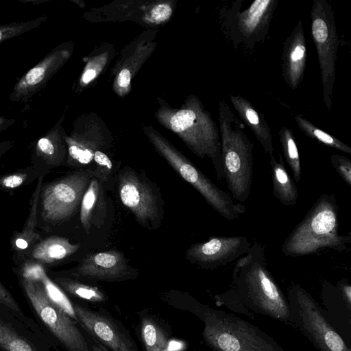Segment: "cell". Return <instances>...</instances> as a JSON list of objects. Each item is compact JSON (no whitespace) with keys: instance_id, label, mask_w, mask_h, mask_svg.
I'll return each instance as SVG.
<instances>
[{"instance_id":"obj_1","label":"cell","mask_w":351,"mask_h":351,"mask_svg":"<svg viewBox=\"0 0 351 351\" xmlns=\"http://www.w3.org/2000/svg\"><path fill=\"white\" fill-rule=\"evenodd\" d=\"M265 255L262 244L252 243L248 251L237 260L231 288L250 312L289 323L287 299L267 268Z\"/></svg>"},{"instance_id":"obj_2","label":"cell","mask_w":351,"mask_h":351,"mask_svg":"<svg viewBox=\"0 0 351 351\" xmlns=\"http://www.w3.org/2000/svg\"><path fill=\"white\" fill-rule=\"evenodd\" d=\"M155 116L165 128L176 134L191 151L201 158H209L219 180L223 179L219 128L199 99L191 95L180 108L158 99Z\"/></svg>"},{"instance_id":"obj_3","label":"cell","mask_w":351,"mask_h":351,"mask_svg":"<svg viewBox=\"0 0 351 351\" xmlns=\"http://www.w3.org/2000/svg\"><path fill=\"white\" fill-rule=\"evenodd\" d=\"M338 210L334 194L321 195L285 238L282 252L287 256L299 257L326 250L346 251L351 243V234H339Z\"/></svg>"},{"instance_id":"obj_4","label":"cell","mask_w":351,"mask_h":351,"mask_svg":"<svg viewBox=\"0 0 351 351\" xmlns=\"http://www.w3.org/2000/svg\"><path fill=\"white\" fill-rule=\"evenodd\" d=\"M218 112L223 178L231 197L244 202L252 182L254 144L245 132V124L225 100L219 103Z\"/></svg>"},{"instance_id":"obj_5","label":"cell","mask_w":351,"mask_h":351,"mask_svg":"<svg viewBox=\"0 0 351 351\" xmlns=\"http://www.w3.org/2000/svg\"><path fill=\"white\" fill-rule=\"evenodd\" d=\"M203 338L214 351H285L268 334L232 313L202 307Z\"/></svg>"},{"instance_id":"obj_6","label":"cell","mask_w":351,"mask_h":351,"mask_svg":"<svg viewBox=\"0 0 351 351\" xmlns=\"http://www.w3.org/2000/svg\"><path fill=\"white\" fill-rule=\"evenodd\" d=\"M144 131L158 153L221 217L232 221L245 213L246 208L243 204L234 202L230 194L213 182L158 131L152 126L145 127Z\"/></svg>"},{"instance_id":"obj_7","label":"cell","mask_w":351,"mask_h":351,"mask_svg":"<svg viewBox=\"0 0 351 351\" xmlns=\"http://www.w3.org/2000/svg\"><path fill=\"white\" fill-rule=\"evenodd\" d=\"M289 322L319 351H351L313 296L298 284L291 285L287 297Z\"/></svg>"},{"instance_id":"obj_8","label":"cell","mask_w":351,"mask_h":351,"mask_svg":"<svg viewBox=\"0 0 351 351\" xmlns=\"http://www.w3.org/2000/svg\"><path fill=\"white\" fill-rule=\"evenodd\" d=\"M93 177L92 171L86 169L43 184L38 202L40 222L50 227L70 219L80 208Z\"/></svg>"},{"instance_id":"obj_9","label":"cell","mask_w":351,"mask_h":351,"mask_svg":"<svg viewBox=\"0 0 351 351\" xmlns=\"http://www.w3.org/2000/svg\"><path fill=\"white\" fill-rule=\"evenodd\" d=\"M311 19V32L317 50L321 73L323 100L330 110L332 107L337 52L339 43L334 10L326 0H313Z\"/></svg>"},{"instance_id":"obj_10","label":"cell","mask_w":351,"mask_h":351,"mask_svg":"<svg viewBox=\"0 0 351 351\" xmlns=\"http://www.w3.org/2000/svg\"><path fill=\"white\" fill-rule=\"evenodd\" d=\"M278 0H256L244 10L238 0L226 12L225 29L236 45L243 44L252 49L264 40Z\"/></svg>"},{"instance_id":"obj_11","label":"cell","mask_w":351,"mask_h":351,"mask_svg":"<svg viewBox=\"0 0 351 351\" xmlns=\"http://www.w3.org/2000/svg\"><path fill=\"white\" fill-rule=\"evenodd\" d=\"M119 196L122 204L145 228L157 229L163 217L162 200L156 191L136 171L126 167L119 175Z\"/></svg>"},{"instance_id":"obj_12","label":"cell","mask_w":351,"mask_h":351,"mask_svg":"<svg viewBox=\"0 0 351 351\" xmlns=\"http://www.w3.org/2000/svg\"><path fill=\"white\" fill-rule=\"evenodd\" d=\"M21 284L40 319L68 350L89 351L73 321L49 299L40 282L21 280Z\"/></svg>"},{"instance_id":"obj_13","label":"cell","mask_w":351,"mask_h":351,"mask_svg":"<svg viewBox=\"0 0 351 351\" xmlns=\"http://www.w3.org/2000/svg\"><path fill=\"white\" fill-rule=\"evenodd\" d=\"M101 122L88 116L77 118L73 130L69 135L64 134L68 149L66 167L82 169H88L93 164L95 153L107 149L111 142V136Z\"/></svg>"},{"instance_id":"obj_14","label":"cell","mask_w":351,"mask_h":351,"mask_svg":"<svg viewBox=\"0 0 351 351\" xmlns=\"http://www.w3.org/2000/svg\"><path fill=\"white\" fill-rule=\"evenodd\" d=\"M73 43H62L53 48L44 58L23 75L10 93L12 101L27 102L43 90L47 82L69 60Z\"/></svg>"},{"instance_id":"obj_15","label":"cell","mask_w":351,"mask_h":351,"mask_svg":"<svg viewBox=\"0 0 351 351\" xmlns=\"http://www.w3.org/2000/svg\"><path fill=\"white\" fill-rule=\"evenodd\" d=\"M252 242L245 237H213L191 245L187 259L207 269H215L238 260L249 250Z\"/></svg>"},{"instance_id":"obj_16","label":"cell","mask_w":351,"mask_h":351,"mask_svg":"<svg viewBox=\"0 0 351 351\" xmlns=\"http://www.w3.org/2000/svg\"><path fill=\"white\" fill-rule=\"evenodd\" d=\"M145 33L143 38H137L122 51L125 53L114 67L112 89L119 96H124L130 91L132 78L157 45L155 42L156 32Z\"/></svg>"},{"instance_id":"obj_17","label":"cell","mask_w":351,"mask_h":351,"mask_svg":"<svg viewBox=\"0 0 351 351\" xmlns=\"http://www.w3.org/2000/svg\"><path fill=\"white\" fill-rule=\"evenodd\" d=\"M71 274L77 277L99 281H118L133 274L123 253L108 250L87 255Z\"/></svg>"},{"instance_id":"obj_18","label":"cell","mask_w":351,"mask_h":351,"mask_svg":"<svg viewBox=\"0 0 351 351\" xmlns=\"http://www.w3.org/2000/svg\"><path fill=\"white\" fill-rule=\"evenodd\" d=\"M64 116L35 142L32 151V167L39 176H44L51 169L65 166L67 145L64 140L66 132L62 126Z\"/></svg>"},{"instance_id":"obj_19","label":"cell","mask_w":351,"mask_h":351,"mask_svg":"<svg viewBox=\"0 0 351 351\" xmlns=\"http://www.w3.org/2000/svg\"><path fill=\"white\" fill-rule=\"evenodd\" d=\"M73 309L82 326L112 351H136L131 340L108 317L78 304Z\"/></svg>"},{"instance_id":"obj_20","label":"cell","mask_w":351,"mask_h":351,"mask_svg":"<svg viewBox=\"0 0 351 351\" xmlns=\"http://www.w3.org/2000/svg\"><path fill=\"white\" fill-rule=\"evenodd\" d=\"M282 74L292 90L298 88L303 81L307 53L302 23L299 21L283 43Z\"/></svg>"},{"instance_id":"obj_21","label":"cell","mask_w":351,"mask_h":351,"mask_svg":"<svg viewBox=\"0 0 351 351\" xmlns=\"http://www.w3.org/2000/svg\"><path fill=\"white\" fill-rule=\"evenodd\" d=\"M80 219L84 229L89 233L93 226L100 228L105 223L107 202L103 184L93 178L80 206Z\"/></svg>"},{"instance_id":"obj_22","label":"cell","mask_w":351,"mask_h":351,"mask_svg":"<svg viewBox=\"0 0 351 351\" xmlns=\"http://www.w3.org/2000/svg\"><path fill=\"white\" fill-rule=\"evenodd\" d=\"M80 247V244L72 243L65 237L51 236L40 239L25 254L26 258L34 260L46 267L66 259Z\"/></svg>"},{"instance_id":"obj_23","label":"cell","mask_w":351,"mask_h":351,"mask_svg":"<svg viewBox=\"0 0 351 351\" xmlns=\"http://www.w3.org/2000/svg\"><path fill=\"white\" fill-rule=\"evenodd\" d=\"M230 98L241 121L252 131L265 154L269 158L273 156L272 135L264 114L257 110L252 104L242 96L230 95Z\"/></svg>"},{"instance_id":"obj_24","label":"cell","mask_w":351,"mask_h":351,"mask_svg":"<svg viewBox=\"0 0 351 351\" xmlns=\"http://www.w3.org/2000/svg\"><path fill=\"white\" fill-rule=\"evenodd\" d=\"M44 176L38 178L36 189L32 194L29 213L23 230L14 235L12 239V249L18 253L25 254L32 246L40 239L36 232L38 224V202Z\"/></svg>"},{"instance_id":"obj_25","label":"cell","mask_w":351,"mask_h":351,"mask_svg":"<svg viewBox=\"0 0 351 351\" xmlns=\"http://www.w3.org/2000/svg\"><path fill=\"white\" fill-rule=\"evenodd\" d=\"M269 160L274 196L284 206H295L298 199L295 182L287 172L281 154Z\"/></svg>"},{"instance_id":"obj_26","label":"cell","mask_w":351,"mask_h":351,"mask_svg":"<svg viewBox=\"0 0 351 351\" xmlns=\"http://www.w3.org/2000/svg\"><path fill=\"white\" fill-rule=\"evenodd\" d=\"M279 139L285 160L291 170L293 180L300 182L302 176V167L300 155L293 131L283 127L279 131Z\"/></svg>"},{"instance_id":"obj_27","label":"cell","mask_w":351,"mask_h":351,"mask_svg":"<svg viewBox=\"0 0 351 351\" xmlns=\"http://www.w3.org/2000/svg\"><path fill=\"white\" fill-rule=\"evenodd\" d=\"M294 119L298 128L309 138L343 153L351 154V147L335 136L322 130L300 115H297Z\"/></svg>"},{"instance_id":"obj_28","label":"cell","mask_w":351,"mask_h":351,"mask_svg":"<svg viewBox=\"0 0 351 351\" xmlns=\"http://www.w3.org/2000/svg\"><path fill=\"white\" fill-rule=\"evenodd\" d=\"M54 282L69 294L89 302H99L106 298L104 293L97 287L71 278L59 276L54 278Z\"/></svg>"},{"instance_id":"obj_29","label":"cell","mask_w":351,"mask_h":351,"mask_svg":"<svg viewBox=\"0 0 351 351\" xmlns=\"http://www.w3.org/2000/svg\"><path fill=\"white\" fill-rule=\"evenodd\" d=\"M38 282L42 285L46 295L54 304L71 318L77 320L73 305L62 289L49 277L46 271L42 274Z\"/></svg>"},{"instance_id":"obj_30","label":"cell","mask_w":351,"mask_h":351,"mask_svg":"<svg viewBox=\"0 0 351 351\" xmlns=\"http://www.w3.org/2000/svg\"><path fill=\"white\" fill-rule=\"evenodd\" d=\"M141 336L147 351H163L168 346V341L160 328L149 319H144Z\"/></svg>"},{"instance_id":"obj_31","label":"cell","mask_w":351,"mask_h":351,"mask_svg":"<svg viewBox=\"0 0 351 351\" xmlns=\"http://www.w3.org/2000/svg\"><path fill=\"white\" fill-rule=\"evenodd\" d=\"M47 19V15H43L31 20L0 25V43L38 27Z\"/></svg>"},{"instance_id":"obj_32","label":"cell","mask_w":351,"mask_h":351,"mask_svg":"<svg viewBox=\"0 0 351 351\" xmlns=\"http://www.w3.org/2000/svg\"><path fill=\"white\" fill-rule=\"evenodd\" d=\"M38 171L32 167L19 169L0 177V189L15 190L22 186L29 184L39 177Z\"/></svg>"},{"instance_id":"obj_33","label":"cell","mask_w":351,"mask_h":351,"mask_svg":"<svg viewBox=\"0 0 351 351\" xmlns=\"http://www.w3.org/2000/svg\"><path fill=\"white\" fill-rule=\"evenodd\" d=\"M0 348L5 351H38L1 321H0Z\"/></svg>"},{"instance_id":"obj_34","label":"cell","mask_w":351,"mask_h":351,"mask_svg":"<svg viewBox=\"0 0 351 351\" xmlns=\"http://www.w3.org/2000/svg\"><path fill=\"white\" fill-rule=\"evenodd\" d=\"M110 51L106 49L89 59L80 78V88L86 86L101 73L109 60Z\"/></svg>"},{"instance_id":"obj_35","label":"cell","mask_w":351,"mask_h":351,"mask_svg":"<svg viewBox=\"0 0 351 351\" xmlns=\"http://www.w3.org/2000/svg\"><path fill=\"white\" fill-rule=\"evenodd\" d=\"M93 165V167L90 169L94 178L104 184L112 172V160L104 150H98L94 154Z\"/></svg>"},{"instance_id":"obj_36","label":"cell","mask_w":351,"mask_h":351,"mask_svg":"<svg viewBox=\"0 0 351 351\" xmlns=\"http://www.w3.org/2000/svg\"><path fill=\"white\" fill-rule=\"evenodd\" d=\"M173 13L171 1H158L154 2L148 11L149 24L159 25L167 22Z\"/></svg>"},{"instance_id":"obj_37","label":"cell","mask_w":351,"mask_h":351,"mask_svg":"<svg viewBox=\"0 0 351 351\" xmlns=\"http://www.w3.org/2000/svg\"><path fill=\"white\" fill-rule=\"evenodd\" d=\"M46 271V267L40 263L29 258L23 261L19 268L21 280L32 282H39L42 274Z\"/></svg>"},{"instance_id":"obj_38","label":"cell","mask_w":351,"mask_h":351,"mask_svg":"<svg viewBox=\"0 0 351 351\" xmlns=\"http://www.w3.org/2000/svg\"><path fill=\"white\" fill-rule=\"evenodd\" d=\"M215 298L218 304H226L233 311L243 313L250 317H254V315L241 302L232 288L224 293L215 295Z\"/></svg>"},{"instance_id":"obj_39","label":"cell","mask_w":351,"mask_h":351,"mask_svg":"<svg viewBox=\"0 0 351 351\" xmlns=\"http://www.w3.org/2000/svg\"><path fill=\"white\" fill-rule=\"evenodd\" d=\"M330 161L342 180L351 187V160L341 154H332Z\"/></svg>"},{"instance_id":"obj_40","label":"cell","mask_w":351,"mask_h":351,"mask_svg":"<svg viewBox=\"0 0 351 351\" xmlns=\"http://www.w3.org/2000/svg\"><path fill=\"white\" fill-rule=\"evenodd\" d=\"M0 304L8 308L13 313L21 315L22 311L9 291L0 282Z\"/></svg>"},{"instance_id":"obj_41","label":"cell","mask_w":351,"mask_h":351,"mask_svg":"<svg viewBox=\"0 0 351 351\" xmlns=\"http://www.w3.org/2000/svg\"><path fill=\"white\" fill-rule=\"evenodd\" d=\"M336 286L346 305L351 309V286L349 282L346 279L341 280L337 283Z\"/></svg>"},{"instance_id":"obj_42","label":"cell","mask_w":351,"mask_h":351,"mask_svg":"<svg viewBox=\"0 0 351 351\" xmlns=\"http://www.w3.org/2000/svg\"><path fill=\"white\" fill-rule=\"evenodd\" d=\"M16 121V119H9L0 114V133L11 127Z\"/></svg>"},{"instance_id":"obj_43","label":"cell","mask_w":351,"mask_h":351,"mask_svg":"<svg viewBox=\"0 0 351 351\" xmlns=\"http://www.w3.org/2000/svg\"><path fill=\"white\" fill-rule=\"evenodd\" d=\"M14 146V142L10 140H6L0 142V158L5 154Z\"/></svg>"},{"instance_id":"obj_44","label":"cell","mask_w":351,"mask_h":351,"mask_svg":"<svg viewBox=\"0 0 351 351\" xmlns=\"http://www.w3.org/2000/svg\"><path fill=\"white\" fill-rule=\"evenodd\" d=\"M93 351H106L104 348L98 345H92Z\"/></svg>"},{"instance_id":"obj_45","label":"cell","mask_w":351,"mask_h":351,"mask_svg":"<svg viewBox=\"0 0 351 351\" xmlns=\"http://www.w3.org/2000/svg\"><path fill=\"white\" fill-rule=\"evenodd\" d=\"M1 69L0 68V73H1Z\"/></svg>"},{"instance_id":"obj_46","label":"cell","mask_w":351,"mask_h":351,"mask_svg":"<svg viewBox=\"0 0 351 351\" xmlns=\"http://www.w3.org/2000/svg\"><path fill=\"white\" fill-rule=\"evenodd\" d=\"M163 351H168V350L166 349V350H163Z\"/></svg>"}]
</instances>
